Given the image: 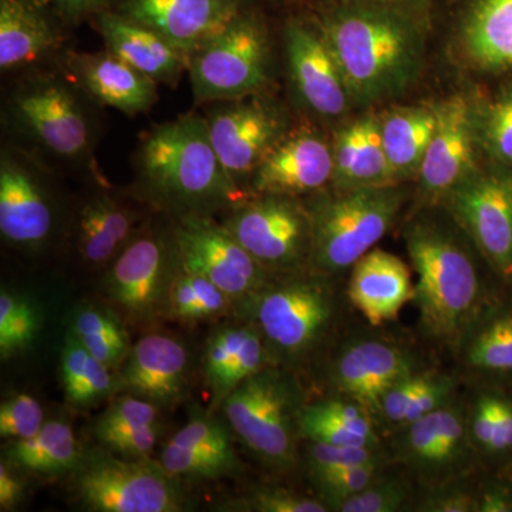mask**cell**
<instances>
[{"label":"cell","mask_w":512,"mask_h":512,"mask_svg":"<svg viewBox=\"0 0 512 512\" xmlns=\"http://www.w3.org/2000/svg\"><path fill=\"white\" fill-rule=\"evenodd\" d=\"M318 23L355 106L399 99L419 79L429 40V0H343Z\"/></svg>","instance_id":"1"},{"label":"cell","mask_w":512,"mask_h":512,"mask_svg":"<svg viewBox=\"0 0 512 512\" xmlns=\"http://www.w3.org/2000/svg\"><path fill=\"white\" fill-rule=\"evenodd\" d=\"M404 245L417 275L412 302L419 311L421 332L454 352L491 305L480 252L446 210L443 218L419 215L410 221Z\"/></svg>","instance_id":"2"},{"label":"cell","mask_w":512,"mask_h":512,"mask_svg":"<svg viewBox=\"0 0 512 512\" xmlns=\"http://www.w3.org/2000/svg\"><path fill=\"white\" fill-rule=\"evenodd\" d=\"M137 180L165 207L208 215L244 201V191L222 167L202 114L188 113L144 134L134 154Z\"/></svg>","instance_id":"3"},{"label":"cell","mask_w":512,"mask_h":512,"mask_svg":"<svg viewBox=\"0 0 512 512\" xmlns=\"http://www.w3.org/2000/svg\"><path fill=\"white\" fill-rule=\"evenodd\" d=\"M89 101L67 73H32L10 92L3 117L35 150L67 163H87L96 141Z\"/></svg>","instance_id":"4"},{"label":"cell","mask_w":512,"mask_h":512,"mask_svg":"<svg viewBox=\"0 0 512 512\" xmlns=\"http://www.w3.org/2000/svg\"><path fill=\"white\" fill-rule=\"evenodd\" d=\"M409 197L404 184L320 194L309 205L312 271L329 278L350 271L386 237Z\"/></svg>","instance_id":"5"},{"label":"cell","mask_w":512,"mask_h":512,"mask_svg":"<svg viewBox=\"0 0 512 512\" xmlns=\"http://www.w3.org/2000/svg\"><path fill=\"white\" fill-rule=\"evenodd\" d=\"M329 276L313 271L271 281L247 302L252 326L269 352L286 362L302 360L328 339L339 318V301Z\"/></svg>","instance_id":"6"},{"label":"cell","mask_w":512,"mask_h":512,"mask_svg":"<svg viewBox=\"0 0 512 512\" xmlns=\"http://www.w3.org/2000/svg\"><path fill=\"white\" fill-rule=\"evenodd\" d=\"M222 406L231 429L262 463L281 471L296 466L299 414L305 404L291 375L265 367L239 383Z\"/></svg>","instance_id":"7"},{"label":"cell","mask_w":512,"mask_h":512,"mask_svg":"<svg viewBox=\"0 0 512 512\" xmlns=\"http://www.w3.org/2000/svg\"><path fill=\"white\" fill-rule=\"evenodd\" d=\"M195 103L264 94L271 83L272 47L264 19L249 8L198 47L188 60Z\"/></svg>","instance_id":"8"},{"label":"cell","mask_w":512,"mask_h":512,"mask_svg":"<svg viewBox=\"0 0 512 512\" xmlns=\"http://www.w3.org/2000/svg\"><path fill=\"white\" fill-rule=\"evenodd\" d=\"M389 456L420 488L467 480L477 461L468 433L467 404L456 399L437 412L394 431Z\"/></svg>","instance_id":"9"},{"label":"cell","mask_w":512,"mask_h":512,"mask_svg":"<svg viewBox=\"0 0 512 512\" xmlns=\"http://www.w3.org/2000/svg\"><path fill=\"white\" fill-rule=\"evenodd\" d=\"M222 225L269 272L295 274L309 266L312 217L298 198L254 195L234 205Z\"/></svg>","instance_id":"10"},{"label":"cell","mask_w":512,"mask_h":512,"mask_svg":"<svg viewBox=\"0 0 512 512\" xmlns=\"http://www.w3.org/2000/svg\"><path fill=\"white\" fill-rule=\"evenodd\" d=\"M441 207L503 278L512 276V171L478 165L453 188Z\"/></svg>","instance_id":"11"},{"label":"cell","mask_w":512,"mask_h":512,"mask_svg":"<svg viewBox=\"0 0 512 512\" xmlns=\"http://www.w3.org/2000/svg\"><path fill=\"white\" fill-rule=\"evenodd\" d=\"M161 463L94 457L77 474L76 493L83 507L96 512H177L183 494Z\"/></svg>","instance_id":"12"},{"label":"cell","mask_w":512,"mask_h":512,"mask_svg":"<svg viewBox=\"0 0 512 512\" xmlns=\"http://www.w3.org/2000/svg\"><path fill=\"white\" fill-rule=\"evenodd\" d=\"M204 117L222 167L241 190L266 154L291 131L285 110L262 94L211 103Z\"/></svg>","instance_id":"13"},{"label":"cell","mask_w":512,"mask_h":512,"mask_svg":"<svg viewBox=\"0 0 512 512\" xmlns=\"http://www.w3.org/2000/svg\"><path fill=\"white\" fill-rule=\"evenodd\" d=\"M173 237L181 268L204 276L231 299H247L271 282V272L210 215L178 218Z\"/></svg>","instance_id":"14"},{"label":"cell","mask_w":512,"mask_h":512,"mask_svg":"<svg viewBox=\"0 0 512 512\" xmlns=\"http://www.w3.org/2000/svg\"><path fill=\"white\" fill-rule=\"evenodd\" d=\"M434 107L436 127L416 177L424 207L441 204L480 165V104L466 93H454Z\"/></svg>","instance_id":"15"},{"label":"cell","mask_w":512,"mask_h":512,"mask_svg":"<svg viewBox=\"0 0 512 512\" xmlns=\"http://www.w3.org/2000/svg\"><path fill=\"white\" fill-rule=\"evenodd\" d=\"M284 46L289 83L302 109L320 120L335 121L355 107L318 19L292 16L286 20Z\"/></svg>","instance_id":"16"},{"label":"cell","mask_w":512,"mask_h":512,"mask_svg":"<svg viewBox=\"0 0 512 512\" xmlns=\"http://www.w3.org/2000/svg\"><path fill=\"white\" fill-rule=\"evenodd\" d=\"M419 353L377 333L355 332L330 357L328 380L335 393L352 397L377 412L384 394L407 376L424 369Z\"/></svg>","instance_id":"17"},{"label":"cell","mask_w":512,"mask_h":512,"mask_svg":"<svg viewBox=\"0 0 512 512\" xmlns=\"http://www.w3.org/2000/svg\"><path fill=\"white\" fill-rule=\"evenodd\" d=\"M40 165L23 148H2L0 234L9 244L40 247L55 228V208Z\"/></svg>","instance_id":"18"},{"label":"cell","mask_w":512,"mask_h":512,"mask_svg":"<svg viewBox=\"0 0 512 512\" xmlns=\"http://www.w3.org/2000/svg\"><path fill=\"white\" fill-rule=\"evenodd\" d=\"M332 140L312 128H296L256 167L249 190L252 195L303 197L319 194L332 184Z\"/></svg>","instance_id":"19"},{"label":"cell","mask_w":512,"mask_h":512,"mask_svg":"<svg viewBox=\"0 0 512 512\" xmlns=\"http://www.w3.org/2000/svg\"><path fill=\"white\" fill-rule=\"evenodd\" d=\"M249 8L252 0H117L110 10L156 30L190 59Z\"/></svg>","instance_id":"20"},{"label":"cell","mask_w":512,"mask_h":512,"mask_svg":"<svg viewBox=\"0 0 512 512\" xmlns=\"http://www.w3.org/2000/svg\"><path fill=\"white\" fill-rule=\"evenodd\" d=\"M177 258L174 237L171 241L154 234L133 238L107 276L111 298L134 318H150L163 301L165 288H170L167 281Z\"/></svg>","instance_id":"21"},{"label":"cell","mask_w":512,"mask_h":512,"mask_svg":"<svg viewBox=\"0 0 512 512\" xmlns=\"http://www.w3.org/2000/svg\"><path fill=\"white\" fill-rule=\"evenodd\" d=\"M67 74L96 103L126 116L147 113L157 103V83L109 52L69 53Z\"/></svg>","instance_id":"22"},{"label":"cell","mask_w":512,"mask_h":512,"mask_svg":"<svg viewBox=\"0 0 512 512\" xmlns=\"http://www.w3.org/2000/svg\"><path fill=\"white\" fill-rule=\"evenodd\" d=\"M456 49L468 69L483 74L512 72V0H463Z\"/></svg>","instance_id":"23"},{"label":"cell","mask_w":512,"mask_h":512,"mask_svg":"<svg viewBox=\"0 0 512 512\" xmlns=\"http://www.w3.org/2000/svg\"><path fill=\"white\" fill-rule=\"evenodd\" d=\"M346 296L372 328H380L413 301L409 266L392 252L373 248L350 269Z\"/></svg>","instance_id":"24"},{"label":"cell","mask_w":512,"mask_h":512,"mask_svg":"<svg viewBox=\"0 0 512 512\" xmlns=\"http://www.w3.org/2000/svg\"><path fill=\"white\" fill-rule=\"evenodd\" d=\"M335 191L397 185L384 151L379 114L367 111L343 124L332 138Z\"/></svg>","instance_id":"25"},{"label":"cell","mask_w":512,"mask_h":512,"mask_svg":"<svg viewBox=\"0 0 512 512\" xmlns=\"http://www.w3.org/2000/svg\"><path fill=\"white\" fill-rule=\"evenodd\" d=\"M187 366V350L178 340L153 333L131 348L120 383L133 396L156 406H168L184 394Z\"/></svg>","instance_id":"26"},{"label":"cell","mask_w":512,"mask_h":512,"mask_svg":"<svg viewBox=\"0 0 512 512\" xmlns=\"http://www.w3.org/2000/svg\"><path fill=\"white\" fill-rule=\"evenodd\" d=\"M94 20L106 49L157 84H175L187 72L188 56L156 30L114 10H106Z\"/></svg>","instance_id":"27"},{"label":"cell","mask_w":512,"mask_h":512,"mask_svg":"<svg viewBox=\"0 0 512 512\" xmlns=\"http://www.w3.org/2000/svg\"><path fill=\"white\" fill-rule=\"evenodd\" d=\"M59 19L37 0H0V69L37 66L62 46Z\"/></svg>","instance_id":"28"},{"label":"cell","mask_w":512,"mask_h":512,"mask_svg":"<svg viewBox=\"0 0 512 512\" xmlns=\"http://www.w3.org/2000/svg\"><path fill=\"white\" fill-rule=\"evenodd\" d=\"M299 433L303 439L330 446L383 447L382 430L372 410L338 393L302 407Z\"/></svg>","instance_id":"29"},{"label":"cell","mask_w":512,"mask_h":512,"mask_svg":"<svg viewBox=\"0 0 512 512\" xmlns=\"http://www.w3.org/2000/svg\"><path fill=\"white\" fill-rule=\"evenodd\" d=\"M456 376L429 367L407 376L384 394L377 407L376 420L387 436L409 426L456 399Z\"/></svg>","instance_id":"30"},{"label":"cell","mask_w":512,"mask_h":512,"mask_svg":"<svg viewBox=\"0 0 512 512\" xmlns=\"http://www.w3.org/2000/svg\"><path fill=\"white\" fill-rule=\"evenodd\" d=\"M379 120L384 151L397 183L416 180L436 127V107H392L379 113Z\"/></svg>","instance_id":"31"},{"label":"cell","mask_w":512,"mask_h":512,"mask_svg":"<svg viewBox=\"0 0 512 512\" xmlns=\"http://www.w3.org/2000/svg\"><path fill=\"white\" fill-rule=\"evenodd\" d=\"M77 222V249L89 264H106L133 241L134 215L109 194L90 198Z\"/></svg>","instance_id":"32"},{"label":"cell","mask_w":512,"mask_h":512,"mask_svg":"<svg viewBox=\"0 0 512 512\" xmlns=\"http://www.w3.org/2000/svg\"><path fill=\"white\" fill-rule=\"evenodd\" d=\"M454 353L474 375H512V309L488 306L464 333Z\"/></svg>","instance_id":"33"},{"label":"cell","mask_w":512,"mask_h":512,"mask_svg":"<svg viewBox=\"0 0 512 512\" xmlns=\"http://www.w3.org/2000/svg\"><path fill=\"white\" fill-rule=\"evenodd\" d=\"M9 461L36 474H60L79 464V447L72 427L60 420L47 421L35 437L12 441Z\"/></svg>","instance_id":"34"},{"label":"cell","mask_w":512,"mask_h":512,"mask_svg":"<svg viewBox=\"0 0 512 512\" xmlns=\"http://www.w3.org/2000/svg\"><path fill=\"white\" fill-rule=\"evenodd\" d=\"M468 433L477 457L512 456V402L495 390H481L467 406Z\"/></svg>","instance_id":"35"},{"label":"cell","mask_w":512,"mask_h":512,"mask_svg":"<svg viewBox=\"0 0 512 512\" xmlns=\"http://www.w3.org/2000/svg\"><path fill=\"white\" fill-rule=\"evenodd\" d=\"M72 332L87 352L114 369L130 355L126 329L120 320L101 308H84L74 319Z\"/></svg>","instance_id":"36"},{"label":"cell","mask_w":512,"mask_h":512,"mask_svg":"<svg viewBox=\"0 0 512 512\" xmlns=\"http://www.w3.org/2000/svg\"><path fill=\"white\" fill-rule=\"evenodd\" d=\"M161 464L171 476L191 480H212L234 473L238 467L235 451L187 446L168 441L161 453Z\"/></svg>","instance_id":"37"},{"label":"cell","mask_w":512,"mask_h":512,"mask_svg":"<svg viewBox=\"0 0 512 512\" xmlns=\"http://www.w3.org/2000/svg\"><path fill=\"white\" fill-rule=\"evenodd\" d=\"M392 464L390 457H383L309 477L318 494L316 497L328 505L330 511H338L340 504L369 487Z\"/></svg>","instance_id":"38"},{"label":"cell","mask_w":512,"mask_h":512,"mask_svg":"<svg viewBox=\"0 0 512 512\" xmlns=\"http://www.w3.org/2000/svg\"><path fill=\"white\" fill-rule=\"evenodd\" d=\"M481 153L512 171V86L480 106Z\"/></svg>","instance_id":"39"},{"label":"cell","mask_w":512,"mask_h":512,"mask_svg":"<svg viewBox=\"0 0 512 512\" xmlns=\"http://www.w3.org/2000/svg\"><path fill=\"white\" fill-rule=\"evenodd\" d=\"M390 467L365 490L340 504L338 512L413 511L417 495L413 485L404 474L390 471Z\"/></svg>","instance_id":"40"},{"label":"cell","mask_w":512,"mask_h":512,"mask_svg":"<svg viewBox=\"0 0 512 512\" xmlns=\"http://www.w3.org/2000/svg\"><path fill=\"white\" fill-rule=\"evenodd\" d=\"M39 330L35 308L26 299L6 291L0 295V356L3 360L28 349Z\"/></svg>","instance_id":"41"},{"label":"cell","mask_w":512,"mask_h":512,"mask_svg":"<svg viewBox=\"0 0 512 512\" xmlns=\"http://www.w3.org/2000/svg\"><path fill=\"white\" fill-rule=\"evenodd\" d=\"M249 330L251 326H241V328L231 326V328L218 330L208 340L204 355V373L214 393L215 402L220 399L222 384L237 360L248 338Z\"/></svg>","instance_id":"42"},{"label":"cell","mask_w":512,"mask_h":512,"mask_svg":"<svg viewBox=\"0 0 512 512\" xmlns=\"http://www.w3.org/2000/svg\"><path fill=\"white\" fill-rule=\"evenodd\" d=\"M45 426L42 404L29 394H15L0 406V436L12 441L35 437Z\"/></svg>","instance_id":"43"},{"label":"cell","mask_w":512,"mask_h":512,"mask_svg":"<svg viewBox=\"0 0 512 512\" xmlns=\"http://www.w3.org/2000/svg\"><path fill=\"white\" fill-rule=\"evenodd\" d=\"M383 457H390L389 450L384 446L377 448L340 447L308 441L305 451L309 476L338 470V468L356 466V464L367 463V461Z\"/></svg>","instance_id":"44"},{"label":"cell","mask_w":512,"mask_h":512,"mask_svg":"<svg viewBox=\"0 0 512 512\" xmlns=\"http://www.w3.org/2000/svg\"><path fill=\"white\" fill-rule=\"evenodd\" d=\"M466 481L421 488V494L416 495L413 511L478 512V490H473Z\"/></svg>","instance_id":"45"},{"label":"cell","mask_w":512,"mask_h":512,"mask_svg":"<svg viewBox=\"0 0 512 512\" xmlns=\"http://www.w3.org/2000/svg\"><path fill=\"white\" fill-rule=\"evenodd\" d=\"M158 406L136 396L121 397L101 414L96 434L157 424Z\"/></svg>","instance_id":"46"},{"label":"cell","mask_w":512,"mask_h":512,"mask_svg":"<svg viewBox=\"0 0 512 512\" xmlns=\"http://www.w3.org/2000/svg\"><path fill=\"white\" fill-rule=\"evenodd\" d=\"M248 511L258 512H328L330 508L320 498L306 497L282 487L256 490L247 503Z\"/></svg>","instance_id":"47"},{"label":"cell","mask_w":512,"mask_h":512,"mask_svg":"<svg viewBox=\"0 0 512 512\" xmlns=\"http://www.w3.org/2000/svg\"><path fill=\"white\" fill-rule=\"evenodd\" d=\"M89 352L73 332L67 333L62 352V382L66 399L76 406L86 377Z\"/></svg>","instance_id":"48"},{"label":"cell","mask_w":512,"mask_h":512,"mask_svg":"<svg viewBox=\"0 0 512 512\" xmlns=\"http://www.w3.org/2000/svg\"><path fill=\"white\" fill-rule=\"evenodd\" d=\"M97 439L121 456L144 458L156 446L158 426L151 424L130 430L104 431L97 434Z\"/></svg>","instance_id":"49"},{"label":"cell","mask_w":512,"mask_h":512,"mask_svg":"<svg viewBox=\"0 0 512 512\" xmlns=\"http://www.w3.org/2000/svg\"><path fill=\"white\" fill-rule=\"evenodd\" d=\"M174 443L215 448V450L234 451L228 430L217 420L197 417L185 424L183 429L174 434Z\"/></svg>","instance_id":"50"},{"label":"cell","mask_w":512,"mask_h":512,"mask_svg":"<svg viewBox=\"0 0 512 512\" xmlns=\"http://www.w3.org/2000/svg\"><path fill=\"white\" fill-rule=\"evenodd\" d=\"M60 22L77 23L113 9L117 0H37Z\"/></svg>","instance_id":"51"},{"label":"cell","mask_w":512,"mask_h":512,"mask_svg":"<svg viewBox=\"0 0 512 512\" xmlns=\"http://www.w3.org/2000/svg\"><path fill=\"white\" fill-rule=\"evenodd\" d=\"M512 493L500 484H487L478 490V512H511Z\"/></svg>","instance_id":"52"},{"label":"cell","mask_w":512,"mask_h":512,"mask_svg":"<svg viewBox=\"0 0 512 512\" xmlns=\"http://www.w3.org/2000/svg\"><path fill=\"white\" fill-rule=\"evenodd\" d=\"M23 495L22 481L13 476L12 471L5 463L0 464V507L9 510L19 503Z\"/></svg>","instance_id":"53"},{"label":"cell","mask_w":512,"mask_h":512,"mask_svg":"<svg viewBox=\"0 0 512 512\" xmlns=\"http://www.w3.org/2000/svg\"><path fill=\"white\" fill-rule=\"evenodd\" d=\"M343 2V0H328V3Z\"/></svg>","instance_id":"54"}]
</instances>
